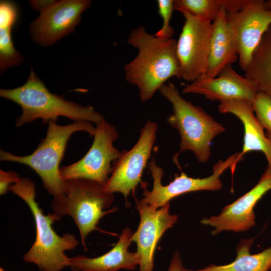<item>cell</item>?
<instances>
[{
	"instance_id": "obj_1",
	"label": "cell",
	"mask_w": 271,
	"mask_h": 271,
	"mask_svg": "<svg viewBox=\"0 0 271 271\" xmlns=\"http://www.w3.org/2000/svg\"><path fill=\"white\" fill-rule=\"evenodd\" d=\"M127 43L136 47L138 53L124 67L125 79L138 88L142 101L151 99L171 77L178 78L176 40L159 39L140 26L131 31Z\"/></svg>"
},
{
	"instance_id": "obj_2",
	"label": "cell",
	"mask_w": 271,
	"mask_h": 271,
	"mask_svg": "<svg viewBox=\"0 0 271 271\" xmlns=\"http://www.w3.org/2000/svg\"><path fill=\"white\" fill-rule=\"evenodd\" d=\"M28 205L34 220L36 237L29 250L23 255L27 263L35 264L40 271H62L69 267L70 257L65 251L74 249L79 241L76 236L66 233L59 235L52 225L61 217L52 212L45 214L36 200L34 183L26 177L11 185L9 189Z\"/></svg>"
},
{
	"instance_id": "obj_3",
	"label": "cell",
	"mask_w": 271,
	"mask_h": 271,
	"mask_svg": "<svg viewBox=\"0 0 271 271\" xmlns=\"http://www.w3.org/2000/svg\"><path fill=\"white\" fill-rule=\"evenodd\" d=\"M0 96L21 107L22 114L15 122L17 127L38 119H41L43 124L56 122L60 116L75 122L94 123L96 125L105 119L92 106H81L51 93L32 69L23 85L11 89H1Z\"/></svg>"
},
{
	"instance_id": "obj_4",
	"label": "cell",
	"mask_w": 271,
	"mask_h": 271,
	"mask_svg": "<svg viewBox=\"0 0 271 271\" xmlns=\"http://www.w3.org/2000/svg\"><path fill=\"white\" fill-rule=\"evenodd\" d=\"M96 127L89 122H74L60 125L56 122L48 123L47 132L37 148L30 154L19 156L1 150L0 160L25 165L32 169L40 177L43 185L54 197L65 193V181L60 174V164L67 143L76 132L84 131L94 136Z\"/></svg>"
},
{
	"instance_id": "obj_5",
	"label": "cell",
	"mask_w": 271,
	"mask_h": 271,
	"mask_svg": "<svg viewBox=\"0 0 271 271\" xmlns=\"http://www.w3.org/2000/svg\"><path fill=\"white\" fill-rule=\"evenodd\" d=\"M65 184L64 194L53 198L51 208L52 212L60 217L66 215L72 217L79 230L83 249L87 251L88 234L95 230L104 232L97 226L99 221L117 209L105 210L113 202L114 195L92 180L72 179L65 181Z\"/></svg>"
},
{
	"instance_id": "obj_6",
	"label": "cell",
	"mask_w": 271,
	"mask_h": 271,
	"mask_svg": "<svg viewBox=\"0 0 271 271\" xmlns=\"http://www.w3.org/2000/svg\"><path fill=\"white\" fill-rule=\"evenodd\" d=\"M159 90L173 106L167 121L180 135L179 153L189 150L199 162H207L211 156L212 140L224 132L225 127L201 107L183 98L173 83L164 84Z\"/></svg>"
},
{
	"instance_id": "obj_7",
	"label": "cell",
	"mask_w": 271,
	"mask_h": 271,
	"mask_svg": "<svg viewBox=\"0 0 271 271\" xmlns=\"http://www.w3.org/2000/svg\"><path fill=\"white\" fill-rule=\"evenodd\" d=\"M239 153L233 154L225 161L220 160L213 167L212 174L206 178H194L188 176L184 172L175 175L174 179L166 185L161 182L164 174L163 169L158 166L153 157L149 163V169L153 178V188L151 191L144 187L143 198L141 200L146 204L159 208L169 203L172 199L182 194L201 190L216 191L221 188L220 176L230 168L233 173L238 161Z\"/></svg>"
},
{
	"instance_id": "obj_8",
	"label": "cell",
	"mask_w": 271,
	"mask_h": 271,
	"mask_svg": "<svg viewBox=\"0 0 271 271\" xmlns=\"http://www.w3.org/2000/svg\"><path fill=\"white\" fill-rule=\"evenodd\" d=\"M92 144L80 160L60 168L64 181L84 179L98 182L103 187L111 173L112 165L122 151L116 148L113 143L119 133L113 124L105 119L96 125Z\"/></svg>"
},
{
	"instance_id": "obj_9",
	"label": "cell",
	"mask_w": 271,
	"mask_h": 271,
	"mask_svg": "<svg viewBox=\"0 0 271 271\" xmlns=\"http://www.w3.org/2000/svg\"><path fill=\"white\" fill-rule=\"evenodd\" d=\"M182 14L185 21L177 41L178 78L192 82L207 71L212 22L187 13Z\"/></svg>"
},
{
	"instance_id": "obj_10",
	"label": "cell",
	"mask_w": 271,
	"mask_h": 271,
	"mask_svg": "<svg viewBox=\"0 0 271 271\" xmlns=\"http://www.w3.org/2000/svg\"><path fill=\"white\" fill-rule=\"evenodd\" d=\"M157 125L148 121L140 131L139 139L129 150L122 151L112 165L111 173L104 186L108 193L122 194L125 200L135 194L156 139Z\"/></svg>"
},
{
	"instance_id": "obj_11",
	"label": "cell",
	"mask_w": 271,
	"mask_h": 271,
	"mask_svg": "<svg viewBox=\"0 0 271 271\" xmlns=\"http://www.w3.org/2000/svg\"><path fill=\"white\" fill-rule=\"evenodd\" d=\"M238 55L239 65L245 71L255 49L271 25V9L264 0H249L240 11L227 14Z\"/></svg>"
},
{
	"instance_id": "obj_12",
	"label": "cell",
	"mask_w": 271,
	"mask_h": 271,
	"mask_svg": "<svg viewBox=\"0 0 271 271\" xmlns=\"http://www.w3.org/2000/svg\"><path fill=\"white\" fill-rule=\"evenodd\" d=\"M136 209L140 222L132 240L137 245L136 252L140 258L139 271H153L157 243L165 231L177 222L178 216L170 214L169 203L155 208L141 200H136Z\"/></svg>"
},
{
	"instance_id": "obj_13",
	"label": "cell",
	"mask_w": 271,
	"mask_h": 271,
	"mask_svg": "<svg viewBox=\"0 0 271 271\" xmlns=\"http://www.w3.org/2000/svg\"><path fill=\"white\" fill-rule=\"evenodd\" d=\"M91 3L88 0L55 1L30 24L32 39L44 46L53 44L74 31Z\"/></svg>"
},
{
	"instance_id": "obj_14",
	"label": "cell",
	"mask_w": 271,
	"mask_h": 271,
	"mask_svg": "<svg viewBox=\"0 0 271 271\" xmlns=\"http://www.w3.org/2000/svg\"><path fill=\"white\" fill-rule=\"evenodd\" d=\"M270 190L271 168L267 167L258 183L250 191L226 205L218 216L204 218L201 223L215 228L212 232L213 235L222 231H246L255 224V206Z\"/></svg>"
},
{
	"instance_id": "obj_15",
	"label": "cell",
	"mask_w": 271,
	"mask_h": 271,
	"mask_svg": "<svg viewBox=\"0 0 271 271\" xmlns=\"http://www.w3.org/2000/svg\"><path fill=\"white\" fill-rule=\"evenodd\" d=\"M182 92L202 95L211 101L220 102L234 100L252 102L258 91L250 80L239 75L232 65H228L217 77L207 78L201 76L186 85Z\"/></svg>"
},
{
	"instance_id": "obj_16",
	"label": "cell",
	"mask_w": 271,
	"mask_h": 271,
	"mask_svg": "<svg viewBox=\"0 0 271 271\" xmlns=\"http://www.w3.org/2000/svg\"><path fill=\"white\" fill-rule=\"evenodd\" d=\"M133 232L129 228H124L114 247L104 254L89 257L79 255L70 257L69 267L72 271L134 270L139 266L140 256L129 251L132 242Z\"/></svg>"
},
{
	"instance_id": "obj_17",
	"label": "cell",
	"mask_w": 271,
	"mask_h": 271,
	"mask_svg": "<svg viewBox=\"0 0 271 271\" xmlns=\"http://www.w3.org/2000/svg\"><path fill=\"white\" fill-rule=\"evenodd\" d=\"M218 110L222 113H229L235 115L243 125V144L242 152L237 157L239 162L246 153L260 151L266 158L267 167L271 168V140L266 136L256 117L252 102L244 100L221 102Z\"/></svg>"
},
{
	"instance_id": "obj_18",
	"label": "cell",
	"mask_w": 271,
	"mask_h": 271,
	"mask_svg": "<svg viewBox=\"0 0 271 271\" xmlns=\"http://www.w3.org/2000/svg\"><path fill=\"white\" fill-rule=\"evenodd\" d=\"M227 13L221 7L212 22L210 54L207 70L201 76L207 78L217 77L227 65L238 58L233 37L227 20Z\"/></svg>"
},
{
	"instance_id": "obj_19",
	"label": "cell",
	"mask_w": 271,
	"mask_h": 271,
	"mask_svg": "<svg viewBox=\"0 0 271 271\" xmlns=\"http://www.w3.org/2000/svg\"><path fill=\"white\" fill-rule=\"evenodd\" d=\"M244 77L255 85L258 92L271 98V25L253 52Z\"/></svg>"
},
{
	"instance_id": "obj_20",
	"label": "cell",
	"mask_w": 271,
	"mask_h": 271,
	"mask_svg": "<svg viewBox=\"0 0 271 271\" xmlns=\"http://www.w3.org/2000/svg\"><path fill=\"white\" fill-rule=\"evenodd\" d=\"M254 239L242 240L237 247V255L231 263L221 265H210L195 271H269L271 247L251 255L250 249Z\"/></svg>"
},
{
	"instance_id": "obj_21",
	"label": "cell",
	"mask_w": 271,
	"mask_h": 271,
	"mask_svg": "<svg viewBox=\"0 0 271 271\" xmlns=\"http://www.w3.org/2000/svg\"><path fill=\"white\" fill-rule=\"evenodd\" d=\"M222 0H175L174 9L213 22L217 16Z\"/></svg>"
},
{
	"instance_id": "obj_22",
	"label": "cell",
	"mask_w": 271,
	"mask_h": 271,
	"mask_svg": "<svg viewBox=\"0 0 271 271\" xmlns=\"http://www.w3.org/2000/svg\"><path fill=\"white\" fill-rule=\"evenodd\" d=\"M13 26H0V68L3 71L8 67L19 65L23 58L15 48L12 37Z\"/></svg>"
},
{
	"instance_id": "obj_23",
	"label": "cell",
	"mask_w": 271,
	"mask_h": 271,
	"mask_svg": "<svg viewBox=\"0 0 271 271\" xmlns=\"http://www.w3.org/2000/svg\"><path fill=\"white\" fill-rule=\"evenodd\" d=\"M256 117L266 130V135L271 140V98L258 92L252 102Z\"/></svg>"
},
{
	"instance_id": "obj_24",
	"label": "cell",
	"mask_w": 271,
	"mask_h": 271,
	"mask_svg": "<svg viewBox=\"0 0 271 271\" xmlns=\"http://www.w3.org/2000/svg\"><path fill=\"white\" fill-rule=\"evenodd\" d=\"M157 3L158 13L162 18L163 24L161 28L154 36L162 40H168L171 38L174 33L173 28L170 25L173 11L174 9V1L158 0Z\"/></svg>"
},
{
	"instance_id": "obj_25",
	"label": "cell",
	"mask_w": 271,
	"mask_h": 271,
	"mask_svg": "<svg viewBox=\"0 0 271 271\" xmlns=\"http://www.w3.org/2000/svg\"><path fill=\"white\" fill-rule=\"evenodd\" d=\"M18 9L13 2L1 1L0 3V26H13L18 18Z\"/></svg>"
},
{
	"instance_id": "obj_26",
	"label": "cell",
	"mask_w": 271,
	"mask_h": 271,
	"mask_svg": "<svg viewBox=\"0 0 271 271\" xmlns=\"http://www.w3.org/2000/svg\"><path fill=\"white\" fill-rule=\"evenodd\" d=\"M21 178L14 171L0 170V194H6L9 191L10 186L18 182Z\"/></svg>"
},
{
	"instance_id": "obj_27",
	"label": "cell",
	"mask_w": 271,
	"mask_h": 271,
	"mask_svg": "<svg viewBox=\"0 0 271 271\" xmlns=\"http://www.w3.org/2000/svg\"><path fill=\"white\" fill-rule=\"evenodd\" d=\"M249 0H222L223 7L227 14L241 10L248 3Z\"/></svg>"
},
{
	"instance_id": "obj_28",
	"label": "cell",
	"mask_w": 271,
	"mask_h": 271,
	"mask_svg": "<svg viewBox=\"0 0 271 271\" xmlns=\"http://www.w3.org/2000/svg\"><path fill=\"white\" fill-rule=\"evenodd\" d=\"M168 271H193L185 267L181 258L180 253L176 251L173 255Z\"/></svg>"
},
{
	"instance_id": "obj_29",
	"label": "cell",
	"mask_w": 271,
	"mask_h": 271,
	"mask_svg": "<svg viewBox=\"0 0 271 271\" xmlns=\"http://www.w3.org/2000/svg\"><path fill=\"white\" fill-rule=\"evenodd\" d=\"M55 1H29L30 4L33 9L37 11H39L40 13L42 12L49 7H50L52 4L55 2Z\"/></svg>"
},
{
	"instance_id": "obj_30",
	"label": "cell",
	"mask_w": 271,
	"mask_h": 271,
	"mask_svg": "<svg viewBox=\"0 0 271 271\" xmlns=\"http://www.w3.org/2000/svg\"><path fill=\"white\" fill-rule=\"evenodd\" d=\"M265 6L268 9H271V0L265 1Z\"/></svg>"
},
{
	"instance_id": "obj_31",
	"label": "cell",
	"mask_w": 271,
	"mask_h": 271,
	"mask_svg": "<svg viewBox=\"0 0 271 271\" xmlns=\"http://www.w3.org/2000/svg\"><path fill=\"white\" fill-rule=\"evenodd\" d=\"M0 271H5V270L3 268L1 267V268H0Z\"/></svg>"
},
{
	"instance_id": "obj_32",
	"label": "cell",
	"mask_w": 271,
	"mask_h": 271,
	"mask_svg": "<svg viewBox=\"0 0 271 271\" xmlns=\"http://www.w3.org/2000/svg\"><path fill=\"white\" fill-rule=\"evenodd\" d=\"M269 271H271V269H270V270H269Z\"/></svg>"
}]
</instances>
